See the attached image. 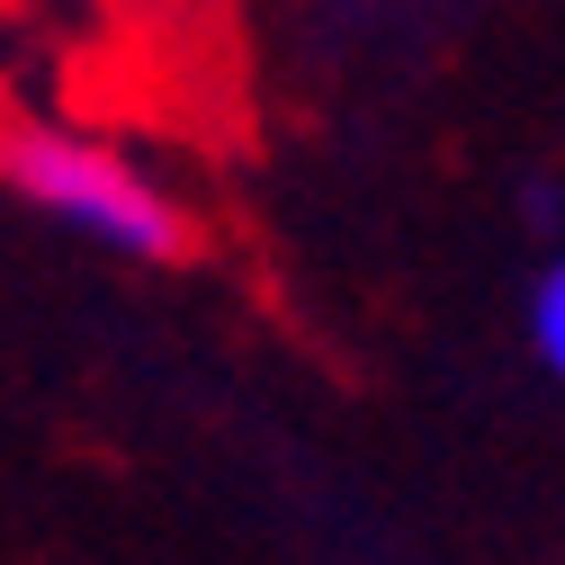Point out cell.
I'll return each instance as SVG.
<instances>
[{
    "instance_id": "cell-1",
    "label": "cell",
    "mask_w": 565,
    "mask_h": 565,
    "mask_svg": "<svg viewBox=\"0 0 565 565\" xmlns=\"http://www.w3.org/2000/svg\"><path fill=\"white\" fill-rule=\"evenodd\" d=\"M0 180H10L36 216H54L63 234H90L117 260H189V206L145 180L126 153L90 145V135H63V126H0Z\"/></svg>"
},
{
    "instance_id": "cell-2",
    "label": "cell",
    "mask_w": 565,
    "mask_h": 565,
    "mask_svg": "<svg viewBox=\"0 0 565 565\" xmlns=\"http://www.w3.org/2000/svg\"><path fill=\"white\" fill-rule=\"evenodd\" d=\"M530 350H539V369L565 386V260H547L539 288H530Z\"/></svg>"
}]
</instances>
